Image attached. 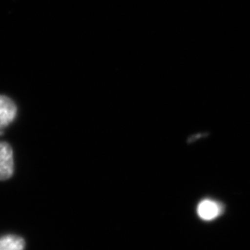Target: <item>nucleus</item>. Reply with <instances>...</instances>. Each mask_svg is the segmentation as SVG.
Instances as JSON below:
<instances>
[{"instance_id":"obj_3","label":"nucleus","mask_w":250,"mask_h":250,"mask_svg":"<svg viewBox=\"0 0 250 250\" xmlns=\"http://www.w3.org/2000/svg\"><path fill=\"white\" fill-rule=\"evenodd\" d=\"M221 213V208L212 200H203L197 207V214L204 221L214 220Z\"/></svg>"},{"instance_id":"obj_4","label":"nucleus","mask_w":250,"mask_h":250,"mask_svg":"<svg viewBox=\"0 0 250 250\" xmlns=\"http://www.w3.org/2000/svg\"><path fill=\"white\" fill-rule=\"evenodd\" d=\"M25 241L15 234H7L0 237V250H24Z\"/></svg>"},{"instance_id":"obj_1","label":"nucleus","mask_w":250,"mask_h":250,"mask_svg":"<svg viewBox=\"0 0 250 250\" xmlns=\"http://www.w3.org/2000/svg\"><path fill=\"white\" fill-rule=\"evenodd\" d=\"M14 171L13 150L7 142L0 141V181L10 178Z\"/></svg>"},{"instance_id":"obj_2","label":"nucleus","mask_w":250,"mask_h":250,"mask_svg":"<svg viewBox=\"0 0 250 250\" xmlns=\"http://www.w3.org/2000/svg\"><path fill=\"white\" fill-rule=\"evenodd\" d=\"M17 116V107L9 97L0 95V135Z\"/></svg>"}]
</instances>
